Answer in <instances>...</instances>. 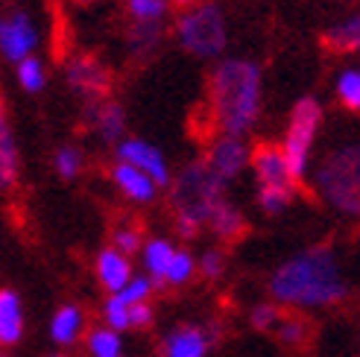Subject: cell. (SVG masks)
<instances>
[{"label":"cell","instance_id":"7c38bea8","mask_svg":"<svg viewBox=\"0 0 360 357\" xmlns=\"http://www.w3.org/2000/svg\"><path fill=\"white\" fill-rule=\"evenodd\" d=\"M214 337H217V331L211 325L182 323L161 337L158 351H161V357H208Z\"/></svg>","mask_w":360,"mask_h":357},{"label":"cell","instance_id":"74e56055","mask_svg":"<svg viewBox=\"0 0 360 357\" xmlns=\"http://www.w3.org/2000/svg\"><path fill=\"white\" fill-rule=\"evenodd\" d=\"M0 357H9V354H6V351H0Z\"/></svg>","mask_w":360,"mask_h":357},{"label":"cell","instance_id":"d6a6232c","mask_svg":"<svg viewBox=\"0 0 360 357\" xmlns=\"http://www.w3.org/2000/svg\"><path fill=\"white\" fill-rule=\"evenodd\" d=\"M161 41V24H132L129 30V44L138 53H150Z\"/></svg>","mask_w":360,"mask_h":357},{"label":"cell","instance_id":"5b68a950","mask_svg":"<svg viewBox=\"0 0 360 357\" xmlns=\"http://www.w3.org/2000/svg\"><path fill=\"white\" fill-rule=\"evenodd\" d=\"M249 167L258 182V205L264 214H281L296 200L299 182L290 176L284 152L273 141H264L249 152Z\"/></svg>","mask_w":360,"mask_h":357},{"label":"cell","instance_id":"ba28073f","mask_svg":"<svg viewBox=\"0 0 360 357\" xmlns=\"http://www.w3.org/2000/svg\"><path fill=\"white\" fill-rule=\"evenodd\" d=\"M39 47V30L24 9H9L0 15V56L12 65L35 56Z\"/></svg>","mask_w":360,"mask_h":357},{"label":"cell","instance_id":"e0dca14e","mask_svg":"<svg viewBox=\"0 0 360 357\" xmlns=\"http://www.w3.org/2000/svg\"><path fill=\"white\" fill-rule=\"evenodd\" d=\"M24 340V301L15 290H0V349H12Z\"/></svg>","mask_w":360,"mask_h":357},{"label":"cell","instance_id":"d4e9b609","mask_svg":"<svg viewBox=\"0 0 360 357\" xmlns=\"http://www.w3.org/2000/svg\"><path fill=\"white\" fill-rule=\"evenodd\" d=\"M334 88H337V100L349 112H360V67H343Z\"/></svg>","mask_w":360,"mask_h":357},{"label":"cell","instance_id":"ac0fdd59","mask_svg":"<svg viewBox=\"0 0 360 357\" xmlns=\"http://www.w3.org/2000/svg\"><path fill=\"white\" fill-rule=\"evenodd\" d=\"M211 228V235L223 240V243H235L243 238V231H246V217H243V211L229 200V196H223V200L214 205L211 211V217L205 223Z\"/></svg>","mask_w":360,"mask_h":357},{"label":"cell","instance_id":"4fadbf2b","mask_svg":"<svg viewBox=\"0 0 360 357\" xmlns=\"http://www.w3.org/2000/svg\"><path fill=\"white\" fill-rule=\"evenodd\" d=\"M85 117H88V126L91 132L100 138V141H109V144H120L123 141V132H126V112L123 105L115 103V100H97V103H88L85 109Z\"/></svg>","mask_w":360,"mask_h":357},{"label":"cell","instance_id":"8992f818","mask_svg":"<svg viewBox=\"0 0 360 357\" xmlns=\"http://www.w3.org/2000/svg\"><path fill=\"white\" fill-rule=\"evenodd\" d=\"M322 129V103L316 97H302L293 112L290 120H287V129L281 138V152H284V162L287 170L296 182H304L311 173V158H314V147H316V138Z\"/></svg>","mask_w":360,"mask_h":357},{"label":"cell","instance_id":"6da1fadb","mask_svg":"<svg viewBox=\"0 0 360 357\" xmlns=\"http://www.w3.org/2000/svg\"><path fill=\"white\" fill-rule=\"evenodd\" d=\"M269 296L278 308L299 311H326L349 296V281L343 264L331 246L319 243L302 249L293 258L281 261L266 281Z\"/></svg>","mask_w":360,"mask_h":357},{"label":"cell","instance_id":"8fae6325","mask_svg":"<svg viewBox=\"0 0 360 357\" xmlns=\"http://www.w3.org/2000/svg\"><path fill=\"white\" fill-rule=\"evenodd\" d=\"M68 85L74 88L77 94H82L88 103L105 100L112 91V70L103 62H97L94 56H77L68 62Z\"/></svg>","mask_w":360,"mask_h":357},{"label":"cell","instance_id":"52a82bcc","mask_svg":"<svg viewBox=\"0 0 360 357\" xmlns=\"http://www.w3.org/2000/svg\"><path fill=\"white\" fill-rule=\"evenodd\" d=\"M176 39L193 56L217 59L229 41L223 9L217 4H208V0H202V4H196L191 9H182L176 18Z\"/></svg>","mask_w":360,"mask_h":357},{"label":"cell","instance_id":"9a60e30c","mask_svg":"<svg viewBox=\"0 0 360 357\" xmlns=\"http://www.w3.org/2000/svg\"><path fill=\"white\" fill-rule=\"evenodd\" d=\"M94 275L103 284V290H109V296H115V293H120L126 284L132 281L135 273H132V261L129 258L120 255L117 249L105 246V249H100L97 258H94Z\"/></svg>","mask_w":360,"mask_h":357},{"label":"cell","instance_id":"44dd1931","mask_svg":"<svg viewBox=\"0 0 360 357\" xmlns=\"http://www.w3.org/2000/svg\"><path fill=\"white\" fill-rule=\"evenodd\" d=\"M273 334L278 337V343H281L284 349L299 351V349H304V346L311 343L314 328H311V323H308V319H304L302 313H287V311H284L281 323L276 325V331H273Z\"/></svg>","mask_w":360,"mask_h":357},{"label":"cell","instance_id":"277c9868","mask_svg":"<svg viewBox=\"0 0 360 357\" xmlns=\"http://www.w3.org/2000/svg\"><path fill=\"white\" fill-rule=\"evenodd\" d=\"M226 196V185H220L205 162H191L182 167L170 182V205H173V223L176 235L185 240L196 238L205 228L214 205Z\"/></svg>","mask_w":360,"mask_h":357},{"label":"cell","instance_id":"2e32d148","mask_svg":"<svg viewBox=\"0 0 360 357\" xmlns=\"http://www.w3.org/2000/svg\"><path fill=\"white\" fill-rule=\"evenodd\" d=\"M112 182H115V188L126 196V200L138 202V205L155 202V196H158V190H161L147 173H141V170H135L132 164H123V162H115V164H112Z\"/></svg>","mask_w":360,"mask_h":357},{"label":"cell","instance_id":"603a6c76","mask_svg":"<svg viewBox=\"0 0 360 357\" xmlns=\"http://www.w3.org/2000/svg\"><path fill=\"white\" fill-rule=\"evenodd\" d=\"M82 340H85V349L91 357H123V337L105 325L88 328Z\"/></svg>","mask_w":360,"mask_h":357},{"label":"cell","instance_id":"cb8c5ba5","mask_svg":"<svg viewBox=\"0 0 360 357\" xmlns=\"http://www.w3.org/2000/svg\"><path fill=\"white\" fill-rule=\"evenodd\" d=\"M141 246H143L141 226L132 223V220H120L112 231V249H117V252L126 255V258H132L135 252H141Z\"/></svg>","mask_w":360,"mask_h":357},{"label":"cell","instance_id":"4dcf8cb0","mask_svg":"<svg viewBox=\"0 0 360 357\" xmlns=\"http://www.w3.org/2000/svg\"><path fill=\"white\" fill-rule=\"evenodd\" d=\"M103 325L117 334L129 331V305L120 301V296H109L103 301Z\"/></svg>","mask_w":360,"mask_h":357},{"label":"cell","instance_id":"8d00e7d4","mask_svg":"<svg viewBox=\"0 0 360 357\" xmlns=\"http://www.w3.org/2000/svg\"><path fill=\"white\" fill-rule=\"evenodd\" d=\"M50 357H68V354H50Z\"/></svg>","mask_w":360,"mask_h":357},{"label":"cell","instance_id":"e575fe53","mask_svg":"<svg viewBox=\"0 0 360 357\" xmlns=\"http://www.w3.org/2000/svg\"><path fill=\"white\" fill-rule=\"evenodd\" d=\"M155 319L153 301H141V305H129V331H143L150 328Z\"/></svg>","mask_w":360,"mask_h":357},{"label":"cell","instance_id":"30bf717a","mask_svg":"<svg viewBox=\"0 0 360 357\" xmlns=\"http://www.w3.org/2000/svg\"><path fill=\"white\" fill-rule=\"evenodd\" d=\"M249 147L243 138H229V135H217L208 144V152H205V167L214 173L220 185H231L235 178L249 167Z\"/></svg>","mask_w":360,"mask_h":357},{"label":"cell","instance_id":"1f68e13d","mask_svg":"<svg viewBox=\"0 0 360 357\" xmlns=\"http://www.w3.org/2000/svg\"><path fill=\"white\" fill-rule=\"evenodd\" d=\"M196 273L205 281H220L226 275V252L223 249H205V252L196 258Z\"/></svg>","mask_w":360,"mask_h":357},{"label":"cell","instance_id":"9c48e42d","mask_svg":"<svg viewBox=\"0 0 360 357\" xmlns=\"http://www.w3.org/2000/svg\"><path fill=\"white\" fill-rule=\"evenodd\" d=\"M115 162L132 164L135 170L147 173L158 188H170V182H173V173H170L165 152L143 138H123L120 144H115Z\"/></svg>","mask_w":360,"mask_h":357},{"label":"cell","instance_id":"7a4b0ae2","mask_svg":"<svg viewBox=\"0 0 360 357\" xmlns=\"http://www.w3.org/2000/svg\"><path fill=\"white\" fill-rule=\"evenodd\" d=\"M261 67L249 59H223L208 77L211 120L229 138H246L261 117Z\"/></svg>","mask_w":360,"mask_h":357},{"label":"cell","instance_id":"5bb4252c","mask_svg":"<svg viewBox=\"0 0 360 357\" xmlns=\"http://www.w3.org/2000/svg\"><path fill=\"white\" fill-rule=\"evenodd\" d=\"M18 176H21V152H18L6 100L0 94V190H12L18 185Z\"/></svg>","mask_w":360,"mask_h":357},{"label":"cell","instance_id":"d590c367","mask_svg":"<svg viewBox=\"0 0 360 357\" xmlns=\"http://www.w3.org/2000/svg\"><path fill=\"white\" fill-rule=\"evenodd\" d=\"M173 6H179V9H191V6H196V4H202V0H170Z\"/></svg>","mask_w":360,"mask_h":357},{"label":"cell","instance_id":"4316f807","mask_svg":"<svg viewBox=\"0 0 360 357\" xmlns=\"http://www.w3.org/2000/svg\"><path fill=\"white\" fill-rule=\"evenodd\" d=\"M196 275V258L188 252V249H176V255L167 266V275L165 284L167 287H185V284Z\"/></svg>","mask_w":360,"mask_h":357},{"label":"cell","instance_id":"d6986e66","mask_svg":"<svg viewBox=\"0 0 360 357\" xmlns=\"http://www.w3.org/2000/svg\"><path fill=\"white\" fill-rule=\"evenodd\" d=\"M50 337L56 346H74L85 337V311L79 305H62L50 319Z\"/></svg>","mask_w":360,"mask_h":357},{"label":"cell","instance_id":"ffe728a7","mask_svg":"<svg viewBox=\"0 0 360 357\" xmlns=\"http://www.w3.org/2000/svg\"><path fill=\"white\" fill-rule=\"evenodd\" d=\"M176 243H170L167 238H153V240H143L141 246V261H143V270H147V278L153 284H165L167 275V266L176 255Z\"/></svg>","mask_w":360,"mask_h":357},{"label":"cell","instance_id":"7402d4cb","mask_svg":"<svg viewBox=\"0 0 360 357\" xmlns=\"http://www.w3.org/2000/svg\"><path fill=\"white\" fill-rule=\"evenodd\" d=\"M326 44L340 53H357L360 50V12L343 18L326 32Z\"/></svg>","mask_w":360,"mask_h":357},{"label":"cell","instance_id":"484cf974","mask_svg":"<svg viewBox=\"0 0 360 357\" xmlns=\"http://www.w3.org/2000/svg\"><path fill=\"white\" fill-rule=\"evenodd\" d=\"M18 70V85L24 88L27 94H39L41 88L47 85V70H44V62L39 59V56H30V59H24L21 65H15Z\"/></svg>","mask_w":360,"mask_h":357},{"label":"cell","instance_id":"83f0119b","mask_svg":"<svg viewBox=\"0 0 360 357\" xmlns=\"http://www.w3.org/2000/svg\"><path fill=\"white\" fill-rule=\"evenodd\" d=\"M53 167H56V173H59L62 178H77V176L82 173V167H85V152H82V147H77V144L59 147L56 155H53Z\"/></svg>","mask_w":360,"mask_h":357},{"label":"cell","instance_id":"3957f363","mask_svg":"<svg viewBox=\"0 0 360 357\" xmlns=\"http://www.w3.org/2000/svg\"><path fill=\"white\" fill-rule=\"evenodd\" d=\"M314 190L334 214L360 220V138L328 147L314 167Z\"/></svg>","mask_w":360,"mask_h":357},{"label":"cell","instance_id":"f1b7e54d","mask_svg":"<svg viewBox=\"0 0 360 357\" xmlns=\"http://www.w3.org/2000/svg\"><path fill=\"white\" fill-rule=\"evenodd\" d=\"M126 9L135 24H161L167 15V0H126Z\"/></svg>","mask_w":360,"mask_h":357},{"label":"cell","instance_id":"836d02e7","mask_svg":"<svg viewBox=\"0 0 360 357\" xmlns=\"http://www.w3.org/2000/svg\"><path fill=\"white\" fill-rule=\"evenodd\" d=\"M153 290H155V284L147 275H132V281L115 296H120V301H126V305H141V301L153 299Z\"/></svg>","mask_w":360,"mask_h":357},{"label":"cell","instance_id":"f546056e","mask_svg":"<svg viewBox=\"0 0 360 357\" xmlns=\"http://www.w3.org/2000/svg\"><path fill=\"white\" fill-rule=\"evenodd\" d=\"M281 316H284V308H278L276 301H258V305L249 311V325L255 331H269L273 334L276 325L281 323Z\"/></svg>","mask_w":360,"mask_h":357}]
</instances>
